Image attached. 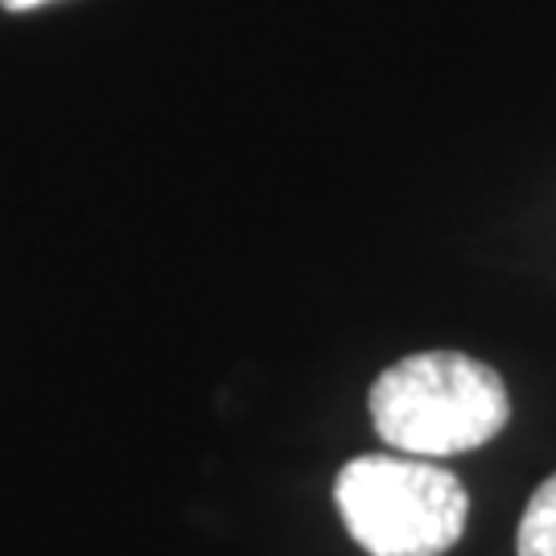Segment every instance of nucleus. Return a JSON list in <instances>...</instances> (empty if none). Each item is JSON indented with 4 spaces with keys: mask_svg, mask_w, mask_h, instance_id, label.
Listing matches in <instances>:
<instances>
[{
    "mask_svg": "<svg viewBox=\"0 0 556 556\" xmlns=\"http://www.w3.org/2000/svg\"><path fill=\"white\" fill-rule=\"evenodd\" d=\"M511 417L495 367L462 351H420L371 388V425L408 457H450L486 445Z\"/></svg>",
    "mask_w": 556,
    "mask_h": 556,
    "instance_id": "f257e3e1",
    "label": "nucleus"
},
{
    "mask_svg": "<svg viewBox=\"0 0 556 556\" xmlns=\"http://www.w3.org/2000/svg\"><path fill=\"white\" fill-rule=\"evenodd\" d=\"M338 516L371 556H441L466 528L470 498L425 457H355L338 470Z\"/></svg>",
    "mask_w": 556,
    "mask_h": 556,
    "instance_id": "f03ea898",
    "label": "nucleus"
},
{
    "mask_svg": "<svg viewBox=\"0 0 556 556\" xmlns=\"http://www.w3.org/2000/svg\"><path fill=\"white\" fill-rule=\"evenodd\" d=\"M519 556H556V475L544 478L519 519Z\"/></svg>",
    "mask_w": 556,
    "mask_h": 556,
    "instance_id": "7ed1b4c3",
    "label": "nucleus"
},
{
    "mask_svg": "<svg viewBox=\"0 0 556 556\" xmlns=\"http://www.w3.org/2000/svg\"><path fill=\"white\" fill-rule=\"evenodd\" d=\"M9 13H29V9H41V4H54V0H0Z\"/></svg>",
    "mask_w": 556,
    "mask_h": 556,
    "instance_id": "20e7f679",
    "label": "nucleus"
}]
</instances>
